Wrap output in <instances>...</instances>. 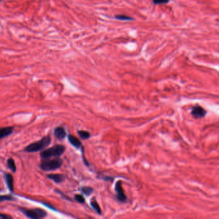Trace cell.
<instances>
[{
    "label": "cell",
    "instance_id": "9",
    "mask_svg": "<svg viewBox=\"0 0 219 219\" xmlns=\"http://www.w3.org/2000/svg\"><path fill=\"white\" fill-rule=\"evenodd\" d=\"M4 178L7 187L10 192L13 191V178L10 173H5Z\"/></svg>",
    "mask_w": 219,
    "mask_h": 219
},
{
    "label": "cell",
    "instance_id": "18",
    "mask_svg": "<svg viewBox=\"0 0 219 219\" xmlns=\"http://www.w3.org/2000/svg\"><path fill=\"white\" fill-rule=\"evenodd\" d=\"M75 199L76 201H77L79 203H81V204H83L85 202V199L84 197L81 195H76L75 196Z\"/></svg>",
    "mask_w": 219,
    "mask_h": 219
},
{
    "label": "cell",
    "instance_id": "2",
    "mask_svg": "<svg viewBox=\"0 0 219 219\" xmlns=\"http://www.w3.org/2000/svg\"><path fill=\"white\" fill-rule=\"evenodd\" d=\"M65 147L62 145H56L53 147L43 151L40 154V157L42 159H50L51 157H58L64 154Z\"/></svg>",
    "mask_w": 219,
    "mask_h": 219
},
{
    "label": "cell",
    "instance_id": "19",
    "mask_svg": "<svg viewBox=\"0 0 219 219\" xmlns=\"http://www.w3.org/2000/svg\"><path fill=\"white\" fill-rule=\"evenodd\" d=\"M170 0H153L154 4L160 5V4H165L169 2Z\"/></svg>",
    "mask_w": 219,
    "mask_h": 219
},
{
    "label": "cell",
    "instance_id": "3",
    "mask_svg": "<svg viewBox=\"0 0 219 219\" xmlns=\"http://www.w3.org/2000/svg\"><path fill=\"white\" fill-rule=\"evenodd\" d=\"M62 165L63 161L60 158L56 157L53 159H44L40 164L39 167L44 171L50 172L60 168L62 166Z\"/></svg>",
    "mask_w": 219,
    "mask_h": 219
},
{
    "label": "cell",
    "instance_id": "14",
    "mask_svg": "<svg viewBox=\"0 0 219 219\" xmlns=\"http://www.w3.org/2000/svg\"><path fill=\"white\" fill-rule=\"evenodd\" d=\"M80 190L81 193L86 195H90L93 192V189L89 186H83L80 189Z\"/></svg>",
    "mask_w": 219,
    "mask_h": 219
},
{
    "label": "cell",
    "instance_id": "12",
    "mask_svg": "<svg viewBox=\"0 0 219 219\" xmlns=\"http://www.w3.org/2000/svg\"><path fill=\"white\" fill-rule=\"evenodd\" d=\"M7 166L9 169L11 170V171L13 173L16 172V165L14 160L12 158H9L7 160Z\"/></svg>",
    "mask_w": 219,
    "mask_h": 219
},
{
    "label": "cell",
    "instance_id": "13",
    "mask_svg": "<svg viewBox=\"0 0 219 219\" xmlns=\"http://www.w3.org/2000/svg\"><path fill=\"white\" fill-rule=\"evenodd\" d=\"M78 134L79 136L83 140H87L91 137V133L86 130H78Z\"/></svg>",
    "mask_w": 219,
    "mask_h": 219
},
{
    "label": "cell",
    "instance_id": "1",
    "mask_svg": "<svg viewBox=\"0 0 219 219\" xmlns=\"http://www.w3.org/2000/svg\"><path fill=\"white\" fill-rule=\"evenodd\" d=\"M51 139L50 136H44L41 140L34 142L24 148V151L26 152H36L44 149L50 145Z\"/></svg>",
    "mask_w": 219,
    "mask_h": 219
},
{
    "label": "cell",
    "instance_id": "16",
    "mask_svg": "<svg viewBox=\"0 0 219 219\" xmlns=\"http://www.w3.org/2000/svg\"><path fill=\"white\" fill-rule=\"evenodd\" d=\"M115 18L116 19L121 20V21H131L133 20V18H131L129 16H126V15H116L115 16Z\"/></svg>",
    "mask_w": 219,
    "mask_h": 219
},
{
    "label": "cell",
    "instance_id": "10",
    "mask_svg": "<svg viewBox=\"0 0 219 219\" xmlns=\"http://www.w3.org/2000/svg\"><path fill=\"white\" fill-rule=\"evenodd\" d=\"M68 140L72 146H74L75 147H76L77 149H79L81 147V145H82L81 142L80 141V140L78 138H76L75 136H73L72 134H69L68 136Z\"/></svg>",
    "mask_w": 219,
    "mask_h": 219
},
{
    "label": "cell",
    "instance_id": "8",
    "mask_svg": "<svg viewBox=\"0 0 219 219\" xmlns=\"http://www.w3.org/2000/svg\"><path fill=\"white\" fill-rule=\"evenodd\" d=\"M14 128L13 127H6L0 128V140L3 139L12 134Z\"/></svg>",
    "mask_w": 219,
    "mask_h": 219
},
{
    "label": "cell",
    "instance_id": "11",
    "mask_svg": "<svg viewBox=\"0 0 219 219\" xmlns=\"http://www.w3.org/2000/svg\"><path fill=\"white\" fill-rule=\"evenodd\" d=\"M48 178L53 181L56 183H60L65 180V177L62 174H49L48 175Z\"/></svg>",
    "mask_w": 219,
    "mask_h": 219
},
{
    "label": "cell",
    "instance_id": "7",
    "mask_svg": "<svg viewBox=\"0 0 219 219\" xmlns=\"http://www.w3.org/2000/svg\"><path fill=\"white\" fill-rule=\"evenodd\" d=\"M54 134L55 137L58 140H63L65 138L67 133L65 129L62 127H57L54 130Z\"/></svg>",
    "mask_w": 219,
    "mask_h": 219
},
{
    "label": "cell",
    "instance_id": "21",
    "mask_svg": "<svg viewBox=\"0 0 219 219\" xmlns=\"http://www.w3.org/2000/svg\"><path fill=\"white\" fill-rule=\"evenodd\" d=\"M0 1H1V0H0Z\"/></svg>",
    "mask_w": 219,
    "mask_h": 219
},
{
    "label": "cell",
    "instance_id": "5",
    "mask_svg": "<svg viewBox=\"0 0 219 219\" xmlns=\"http://www.w3.org/2000/svg\"><path fill=\"white\" fill-rule=\"evenodd\" d=\"M115 190L117 194V197L118 200L121 202H125L127 200V197L124 194L121 181H118L116 183L115 186Z\"/></svg>",
    "mask_w": 219,
    "mask_h": 219
},
{
    "label": "cell",
    "instance_id": "17",
    "mask_svg": "<svg viewBox=\"0 0 219 219\" xmlns=\"http://www.w3.org/2000/svg\"><path fill=\"white\" fill-rule=\"evenodd\" d=\"M15 198L10 195H0V202L6 201V200H14Z\"/></svg>",
    "mask_w": 219,
    "mask_h": 219
},
{
    "label": "cell",
    "instance_id": "20",
    "mask_svg": "<svg viewBox=\"0 0 219 219\" xmlns=\"http://www.w3.org/2000/svg\"><path fill=\"white\" fill-rule=\"evenodd\" d=\"M0 218H3V219H11V218H12V217L11 216L6 215V214H3V213H0Z\"/></svg>",
    "mask_w": 219,
    "mask_h": 219
},
{
    "label": "cell",
    "instance_id": "6",
    "mask_svg": "<svg viewBox=\"0 0 219 219\" xmlns=\"http://www.w3.org/2000/svg\"><path fill=\"white\" fill-rule=\"evenodd\" d=\"M206 113V111L200 106L195 107L192 111V114L196 118H201L204 117Z\"/></svg>",
    "mask_w": 219,
    "mask_h": 219
},
{
    "label": "cell",
    "instance_id": "15",
    "mask_svg": "<svg viewBox=\"0 0 219 219\" xmlns=\"http://www.w3.org/2000/svg\"><path fill=\"white\" fill-rule=\"evenodd\" d=\"M91 206L92 207V208H93L98 214H101V208H100V206H99V204H98L97 202L95 199H93V200L91 201Z\"/></svg>",
    "mask_w": 219,
    "mask_h": 219
},
{
    "label": "cell",
    "instance_id": "4",
    "mask_svg": "<svg viewBox=\"0 0 219 219\" xmlns=\"http://www.w3.org/2000/svg\"><path fill=\"white\" fill-rule=\"evenodd\" d=\"M19 210L28 218L33 219H40L45 218L47 216V212L40 208L35 209H26V208H19Z\"/></svg>",
    "mask_w": 219,
    "mask_h": 219
}]
</instances>
